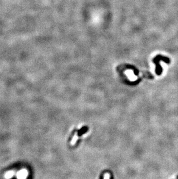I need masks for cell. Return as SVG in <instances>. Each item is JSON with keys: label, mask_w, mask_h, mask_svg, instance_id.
<instances>
[{"label": "cell", "mask_w": 178, "mask_h": 179, "mask_svg": "<svg viewBox=\"0 0 178 179\" xmlns=\"http://www.w3.org/2000/svg\"><path fill=\"white\" fill-rule=\"evenodd\" d=\"M15 172L13 170L8 171V172H7L5 174V176H4L5 178L6 179H11L13 177V175H15Z\"/></svg>", "instance_id": "2"}, {"label": "cell", "mask_w": 178, "mask_h": 179, "mask_svg": "<svg viewBox=\"0 0 178 179\" xmlns=\"http://www.w3.org/2000/svg\"><path fill=\"white\" fill-rule=\"evenodd\" d=\"M105 179H109V175L106 174V176H105Z\"/></svg>", "instance_id": "3"}, {"label": "cell", "mask_w": 178, "mask_h": 179, "mask_svg": "<svg viewBox=\"0 0 178 179\" xmlns=\"http://www.w3.org/2000/svg\"><path fill=\"white\" fill-rule=\"evenodd\" d=\"M28 176V171L26 169H23L16 173L18 179H26Z\"/></svg>", "instance_id": "1"}, {"label": "cell", "mask_w": 178, "mask_h": 179, "mask_svg": "<svg viewBox=\"0 0 178 179\" xmlns=\"http://www.w3.org/2000/svg\"><path fill=\"white\" fill-rule=\"evenodd\" d=\"M177 179H178V175L177 176Z\"/></svg>", "instance_id": "4"}]
</instances>
